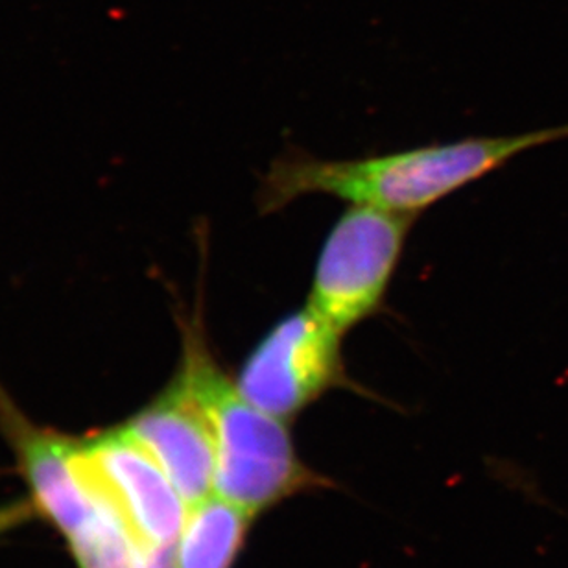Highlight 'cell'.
I'll return each instance as SVG.
<instances>
[{"label":"cell","instance_id":"cell-1","mask_svg":"<svg viewBox=\"0 0 568 568\" xmlns=\"http://www.w3.org/2000/svg\"><path fill=\"white\" fill-rule=\"evenodd\" d=\"M564 139H568V124L504 138L459 139L358 159H322L288 150L261 178L258 213H277L300 197L322 194L338 197L347 205L419 216L519 153Z\"/></svg>","mask_w":568,"mask_h":568},{"label":"cell","instance_id":"cell-2","mask_svg":"<svg viewBox=\"0 0 568 568\" xmlns=\"http://www.w3.org/2000/svg\"><path fill=\"white\" fill-rule=\"evenodd\" d=\"M178 325L181 358L174 377L189 389L213 432L214 493L258 517L295 495L331 486L300 458L288 422L247 399L236 378L220 366L209 344L202 303L192 314H180Z\"/></svg>","mask_w":568,"mask_h":568},{"label":"cell","instance_id":"cell-3","mask_svg":"<svg viewBox=\"0 0 568 568\" xmlns=\"http://www.w3.org/2000/svg\"><path fill=\"white\" fill-rule=\"evenodd\" d=\"M416 219L347 205L323 241L306 305L342 334L377 316Z\"/></svg>","mask_w":568,"mask_h":568},{"label":"cell","instance_id":"cell-4","mask_svg":"<svg viewBox=\"0 0 568 568\" xmlns=\"http://www.w3.org/2000/svg\"><path fill=\"white\" fill-rule=\"evenodd\" d=\"M344 336L311 306L281 317L236 373L242 394L290 422L333 389L364 394L345 367Z\"/></svg>","mask_w":568,"mask_h":568},{"label":"cell","instance_id":"cell-5","mask_svg":"<svg viewBox=\"0 0 568 568\" xmlns=\"http://www.w3.org/2000/svg\"><path fill=\"white\" fill-rule=\"evenodd\" d=\"M74 462L144 547H175L189 506L126 426L77 442Z\"/></svg>","mask_w":568,"mask_h":568},{"label":"cell","instance_id":"cell-6","mask_svg":"<svg viewBox=\"0 0 568 568\" xmlns=\"http://www.w3.org/2000/svg\"><path fill=\"white\" fill-rule=\"evenodd\" d=\"M0 425L17 450L33 506L69 541L104 504V495L80 475L74 464L77 442L33 426L2 388Z\"/></svg>","mask_w":568,"mask_h":568},{"label":"cell","instance_id":"cell-7","mask_svg":"<svg viewBox=\"0 0 568 568\" xmlns=\"http://www.w3.org/2000/svg\"><path fill=\"white\" fill-rule=\"evenodd\" d=\"M124 426L163 467L186 506L213 495L216 475L213 432L202 408L178 378H172Z\"/></svg>","mask_w":568,"mask_h":568},{"label":"cell","instance_id":"cell-8","mask_svg":"<svg viewBox=\"0 0 568 568\" xmlns=\"http://www.w3.org/2000/svg\"><path fill=\"white\" fill-rule=\"evenodd\" d=\"M255 515L213 493L186 508L175 542L178 568H233L246 547Z\"/></svg>","mask_w":568,"mask_h":568},{"label":"cell","instance_id":"cell-9","mask_svg":"<svg viewBox=\"0 0 568 568\" xmlns=\"http://www.w3.org/2000/svg\"><path fill=\"white\" fill-rule=\"evenodd\" d=\"M67 542L78 568H142L150 550L108 497L94 519Z\"/></svg>","mask_w":568,"mask_h":568}]
</instances>
